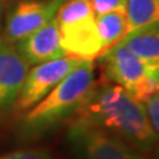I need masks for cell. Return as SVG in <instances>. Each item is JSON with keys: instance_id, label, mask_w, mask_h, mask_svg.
Returning <instances> with one entry per match:
<instances>
[{"instance_id": "obj_1", "label": "cell", "mask_w": 159, "mask_h": 159, "mask_svg": "<svg viewBox=\"0 0 159 159\" xmlns=\"http://www.w3.org/2000/svg\"><path fill=\"white\" fill-rule=\"evenodd\" d=\"M72 117L121 138L138 151L151 150L158 139L147 121L143 102L106 80L94 82Z\"/></svg>"}, {"instance_id": "obj_2", "label": "cell", "mask_w": 159, "mask_h": 159, "mask_svg": "<svg viewBox=\"0 0 159 159\" xmlns=\"http://www.w3.org/2000/svg\"><path fill=\"white\" fill-rule=\"evenodd\" d=\"M94 82V61L81 60L48 96L25 111L20 122V135L25 139H34L57 127L76 113Z\"/></svg>"}, {"instance_id": "obj_3", "label": "cell", "mask_w": 159, "mask_h": 159, "mask_svg": "<svg viewBox=\"0 0 159 159\" xmlns=\"http://www.w3.org/2000/svg\"><path fill=\"white\" fill-rule=\"evenodd\" d=\"M98 60L103 65L106 81L123 88L138 101L145 102L158 93L159 72L147 69L122 43L103 52Z\"/></svg>"}, {"instance_id": "obj_4", "label": "cell", "mask_w": 159, "mask_h": 159, "mask_svg": "<svg viewBox=\"0 0 159 159\" xmlns=\"http://www.w3.org/2000/svg\"><path fill=\"white\" fill-rule=\"evenodd\" d=\"M68 141L80 159H145L121 138L77 119L70 122Z\"/></svg>"}, {"instance_id": "obj_5", "label": "cell", "mask_w": 159, "mask_h": 159, "mask_svg": "<svg viewBox=\"0 0 159 159\" xmlns=\"http://www.w3.org/2000/svg\"><path fill=\"white\" fill-rule=\"evenodd\" d=\"M80 62L81 58L65 56L34 65L27 73L21 92L13 103V109L17 113H25L33 107L48 96L53 88L57 86Z\"/></svg>"}, {"instance_id": "obj_6", "label": "cell", "mask_w": 159, "mask_h": 159, "mask_svg": "<svg viewBox=\"0 0 159 159\" xmlns=\"http://www.w3.org/2000/svg\"><path fill=\"white\" fill-rule=\"evenodd\" d=\"M61 4L60 0H20L7 15L3 37L16 44L51 21Z\"/></svg>"}, {"instance_id": "obj_7", "label": "cell", "mask_w": 159, "mask_h": 159, "mask_svg": "<svg viewBox=\"0 0 159 159\" xmlns=\"http://www.w3.org/2000/svg\"><path fill=\"white\" fill-rule=\"evenodd\" d=\"M29 65L16 44L0 36V111L13 107L25 81Z\"/></svg>"}, {"instance_id": "obj_8", "label": "cell", "mask_w": 159, "mask_h": 159, "mask_svg": "<svg viewBox=\"0 0 159 159\" xmlns=\"http://www.w3.org/2000/svg\"><path fill=\"white\" fill-rule=\"evenodd\" d=\"M60 41L68 56L94 61L102 53L96 16H88L68 24H58Z\"/></svg>"}, {"instance_id": "obj_9", "label": "cell", "mask_w": 159, "mask_h": 159, "mask_svg": "<svg viewBox=\"0 0 159 159\" xmlns=\"http://www.w3.org/2000/svg\"><path fill=\"white\" fill-rule=\"evenodd\" d=\"M16 48L29 66L68 56L60 41V28L56 17L33 33L16 43Z\"/></svg>"}, {"instance_id": "obj_10", "label": "cell", "mask_w": 159, "mask_h": 159, "mask_svg": "<svg viewBox=\"0 0 159 159\" xmlns=\"http://www.w3.org/2000/svg\"><path fill=\"white\" fill-rule=\"evenodd\" d=\"M121 43L147 69L159 72V23L125 34Z\"/></svg>"}, {"instance_id": "obj_11", "label": "cell", "mask_w": 159, "mask_h": 159, "mask_svg": "<svg viewBox=\"0 0 159 159\" xmlns=\"http://www.w3.org/2000/svg\"><path fill=\"white\" fill-rule=\"evenodd\" d=\"M126 34L150 27L159 20V0H127Z\"/></svg>"}, {"instance_id": "obj_12", "label": "cell", "mask_w": 159, "mask_h": 159, "mask_svg": "<svg viewBox=\"0 0 159 159\" xmlns=\"http://www.w3.org/2000/svg\"><path fill=\"white\" fill-rule=\"evenodd\" d=\"M98 36L101 40L102 53L122 41L126 34V16L125 12H110L96 17ZM101 53V54H102Z\"/></svg>"}, {"instance_id": "obj_13", "label": "cell", "mask_w": 159, "mask_h": 159, "mask_svg": "<svg viewBox=\"0 0 159 159\" xmlns=\"http://www.w3.org/2000/svg\"><path fill=\"white\" fill-rule=\"evenodd\" d=\"M88 16H94L90 0H68L60 6L54 17L61 25Z\"/></svg>"}, {"instance_id": "obj_14", "label": "cell", "mask_w": 159, "mask_h": 159, "mask_svg": "<svg viewBox=\"0 0 159 159\" xmlns=\"http://www.w3.org/2000/svg\"><path fill=\"white\" fill-rule=\"evenodd\" d=\"M127 0H90L94 16H101L110 12H125Z\"/></svg>"}, {"instance_id": "obj_15", "label": "cell", "mask_w": 159, "mask_h": 159, "mask_svg": "<svg viewBox=\"0 0 159 159\" xmlns=\"http://www.w3.org/2000/svg\"><path fill=\"white\" fill-rule=\"evenodd\" d=\"M0 159H54L52 154L44 148H23L0 154Z\"/></svg>"}, {"instance_id": "obj_16", "label": "cell", "mask_w": 159, "mask_h": 159, "mask_svg": "<svg viewBox=\"0 0 159 159\" xmlns=\"http://www.w3.org/2000/svg\"><path fill=\"white\" fill-rule=\"evenodd\" d=\"M143 106H145L147 121L150 123L151 130L158 137V133H159V96H158V93L148 97L143 102Z\"/></svg>"}, {"instance_id": "obj_17", "label": "cell", "mask_w": 159, "mask_h": 159, "mask_svg": "<svg viewBox=\"0 0 159 159\" xmlns=\"http://www.w3.org/2000/svg\"><path fill=\"white\" fill-rule=\"evenodd\" d=\"M8 0H0V32H2L3 27V15H4V7H6Z\"/></svg>"}, {"instance_id": "obj_18", "label": "cell", "mask_w": 159, "mask_h": 159, "mask_svg": "<svg viewBox=\"0 0 159 159\" xmlns=\"http://www.w3.org/2000/svg\"><path fill=\"white\" fill-rule=\"evenodd\" d=\"M60 2H61V3H65V2H68V0H60Z\"/></svg>"}]
</instances>
